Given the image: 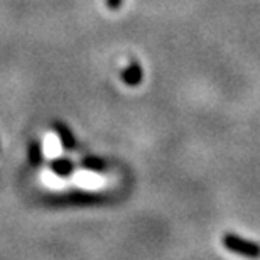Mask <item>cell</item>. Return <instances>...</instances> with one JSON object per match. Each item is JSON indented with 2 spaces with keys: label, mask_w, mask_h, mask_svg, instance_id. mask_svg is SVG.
<instances>
[{
  "label": "cell",
  "mask_w": 260,
  "mask_h": 260,
  "mask_svg": "<svg viewBox=\"0 0 260 260\" xmlns=\"http://www.w3.org/2000/svg\"><path fill=\"white\" fill-rule=\"evenodd\" d=\"M223 245L228 248L233 253H238V255L248 257V258H257L260 257V245L252 240H245L242 237H237L233 233H226L223 237Z\"/></svg>",
  "instance_id": "obj_1"
},
{
  "label": "cell",
  "mask_w": 260,
  "mask_h": 260,
  "mask_svg": "<svg viewBox=\"0 0 260 260\" xmlns=\"http://www.w3.org/2000/svg\"><path fill=\"white\" fill-rule=\"evenodd\" d=\"M144 78V73H142V66H140L137 61H132L125 70L122 73V80L125 83L127 86H137L140 85Z\"/></svg>",
  "instance_id": "obj_2"
},
{
  "label": "cell",
  "mask_w": 260,
  "mask_h": 260,
  "mask_svg": "<svg viewBox=\"0 0 260 260\" xmlns=\"http://www.w3.org/2000/svg\"><path fill=\"white\" fill-rule=\"evenodd\" d=\"M54 130H56V134H58V139L61 140V144H63V147L66 149H73L75 147V137H73V134H71V130L68 128L64 123H61V122H54Z\"/></svg>",
  "instance_id": "obj_3"
},
{
  "label": "cell",
  "mask_w": 260,
  "mask_h": 260,
  "mask_svg": "<svg viewBox=\"0 0 260 260\" xmlns=\"http://www.w3.org/2000/svg\"><path fill=\"white\" fill-rule=\"evenodd\" d=\"M51 168H53V171L56 174L63 178V176H68L73 171V164L70 162V160H66V159H58V160H54Z\"/></svg>",
  "instance_id": "obj_4"
},
{
  "label": "cell",
  "mask_w": 260,
  "mask_h": 260,
  "mask_svg": "<svg viewBox=\"0 0 260 260\" xmlns=\"http://www.w3.org/2000/svg\"><path fill=\"white\" fill-rule=\"evenodd\" d=\"M29 160L32 166H39V162L43 160V154H41V145L38 142H32L29 147Z\"/></svg>",
  "instance_id": "obj_5"
},
{
  "label": "cell",
  "mask_w": 260,
  "mask_h": 260,
  "mask_svg": "<svg viewBox=\"0 0 260 260\" xmlns=\"http://www.w3.org/2000/svg\"><path fill=\"white\" fill-rule=\"evenodd\" d=\"M83 166H85L86 169H90V171H102L103 169V162L102 160H98V159H95V157H88V159H85V162H83Z\"/></svg>",
  "instance_id": "obj_6"
},
{
  "label": "cell",
  "mask_w": 260,
  "mask_h": 260,
  "mask_svg": "<svg viewBox=\"0 0 260 260\" xmlns=\"http://www.w3.org/2000/svg\"><path fill=\"white\" fill-rule=\"evenodd\" d=\"M105 4H107V7L110 10H118L122 7L123 0H105Z\"/></svg>",
  "instance_id": "obj_7"
},
{
  "label": "cell",
  "mask_w": 260,
  "mask_h": 260,
  "mask_svg": "<svg viewBox=\"0 0 260 260\" xmlns=\"http://www.w3.org/2000/svg\"><path fill=\"white\" fill-rule=\"evenodd\" d=\"M48 154H56V150H58V145H56V140L53 137H48Z\"/></svg>",
  "instance_id": "obj_8"
}]
</instances>
